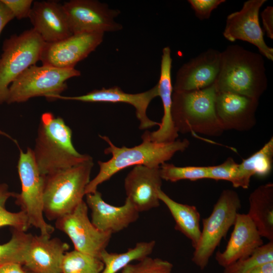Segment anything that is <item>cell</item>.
<instances>
[{"label": "cell", "instance_id": "6da1fadb", "mask_svg": "<svg viewBox=\"0 0 273 273\" xmlns=\"http://www.w3.org/2000/svg\"><path fill=\"white\" fill-rule=\"evenodd\" d=\"M100 137L109 145L104 150L105 154H111L112 157L107 161L98 162L99 171L87 185L85 195L95 192L99 185L123 169L139 165L159 167L170 160L176 153L184 151L190 145V142L186 139L169 143L152 142L144 133L141 136L143 142L140 145L131 148L125 146L119 148L115 146L108 136L100 135Z\"/></svg>", "mask_w": 273, "mask_h": 273}, {"label": "cell", "instance_id": "7a4b0ae2", "mask_svg": "<svg viewBox=\"0 0 273 273\" xmlns=\"http://www.w3.org/2000/svg\"><path fill=\"white\" fill-rule=\"evenodd\" d=\"M217 92H230L259 100L267 87L262 56L238 45L221 52L220 69L215 82Z\"/></svg>", "mask_w": 273, "mask_h": 273}, {"label": "cell", "instance_id": "3957f363", "mask_svg": "<svg viewBox=\"0 0 273 273\" xmlns=\"http://www.w3.org/2000/svg\"><path fill=\"white\" fill-rule=\"evenodd\" d=\"M72 134L71 128L61 117H55L51 112L41 115L32 149L41 174L46 176L92 158L76 150L72 142Z\"/></svg>", "mask_w": 273, "mask_h": 273}, {"label": "cell", "instance_id": "277c9868", "mask_svg": "<svg viewBox=\"0 0 273 273\" xmlns=\"http://www.w3.org/2000/svg\"><path fill=\"white\" fill-rule=\"evenodd\" d=\"M217 91L215 83L191 92H174L171 116L178 132L219 136L224 131L215 112Z\"/></svg>", "mask_w": 273, "mask_h": 273}, {"label": "cell", "instance_id": "5b68a950", "mask_svg": "<svg viewBox=\"0 0 273 273\" xmlns=\"http://www.w3.org/2000/svg\"><path fill=\"white\" fill-rule=\"evenodd\" d=\"M93 158L45 176L43 214L56 220L72 212L83 200L90 181Z\"/></svg>", "mask_w": 273, "mask_h": 273}, {"label": "cell", "instance_id": "8992f818", "mask_svg": "<svg viewBox=\"0 0 273 273\" xmlns=\"http://www.w3.org/2000/svg\"><path fill=\"white\" fill-rule=\"evenodd\" d=\"M241 207L238 194L234 190L225 189L214 204L210 215L203 219L200 238L192 258L193 262L200 269L207 266L216 248L234 225Z\"/></svg>", "mask_w": 273, "mask_h": 273}, {"label": "cell", "instance_id": "52a82bcc", "mask_svg": "<svg viewBox=\"0 0 273 273\" xmlns=\"http://www.w3.org/2000/svg\"><path fill=\"white\" fill-rule=\"evenodd\" d=\"M80 74L75 68L64 69L44 65H32L10 84L6 103H23L39 96H44L49 100L53 96L61 95L67 89V80Z\"/></svg>", "mask_w": 273, "mask_h": 273}, {"label": "cell", "instance_id": "ba28073f", "mask_svg": "<svg viewBox=\"0 0 273 273\" xmlns=\"http://www.w3.org/2000/svg\"><path fill=\"white\" fill-rule=\"evenodd\" d=\"M45 43L32 28L5 40L0 57V105L6 102L12 82L40 60Z\"/></svg>", "mask_w": 273, "mask_h": 273}, {"label": "cell", "instance_id": "9c48e42d", "mask_svg": "<svg viewBox=\"0 0 273 273\" xmlns=\"http://www.w3.org/2000/svg\"><path fill=\"white\" fill-rule=\"evenodd\" d=\"M17 168L21 191L17 193L15 203L26 214L30 226L39 229L40 235L51 236L55 229L43 216L45 175L38 168L32 149L20 150Z\"/></svg>", "mask_w": 273, "mask_h": 273}, {"label": "cell", "instance_id": "30bf717a", "mask_svg": "<svg viewBox=\"0 0 273 273\" xmlns=\"http://www.w3.org/2000/svg\"><path fill=\"white\" fill-rule=\"evenodd\" d=\"M55 226L69 237L75 250L100 259L112 235L98 229L92 223L84 201L72 212L56 219Z\"/></svg>", "mask_w": 273, "mask_h": 273}, {"label": "cell", "instance_id": "8fae6325", "mask_svg": "<svg viewBox=\"0 0 273 273\" xmlns=\"http://www.w3.org/2000/svg\"><path fill=\"white\" fill-rule=\"evenodd\" d=\"M63 7L73 34L83 32H115L122 25L116 22L120 11L110 9L105 3L95 0H71Z\"/></svg>", "mask_w": 273, "mask_h": 273}, {"label": "cell", "instance_id": "7c38bea8", "mask_svg": "<svg viewBox=\"0 0 273 273\" xmlns=\"http://www.w3.org/2000/svg\"><path fill=\"white\" fill-rule=\"evenodd\" d=\"M104 33L73 34L62 40L45 43L40 61L42 65L60 68H74L102 43Z\"/></svg>", "mask_w": 273, "mask_h": 273}, {"label": "cell", "instance_id": "4fadbf2b", "mask_svg": "<svg viewBox=\"0 0 273 273\" xmlns=\"http://www.w3.org/2000/svg\"><path fill=\"white\" fill-rule=\"evenodd\" d=\"M266 0H249L241 9L229 14L223 35L230 41L241 40L256 47L262 55L273 60V49L265 43L260 26L259 12Z\"/></svg>", "mask_w": 273, "mask_h": 273}, {"label": "cell", "instance_id": "5bb4252c", "mask_svg": "<svg viewBox=\"0 0 273 273\" xmlns=\"http://www.w3.org/2000/svg\"><path fill=\"white\" fill-rule=\"evenodd\" d=\"M220 59V52L209 49L183 64L177 72L173 91L191 92L212 85L219 74Z\"/></svg>", "mask_w": 273, "mask_h": 273}, {"label": "cell", "instance_id": "9a60e30c", "mask_svg": "<svg viewBox=\"0 0 273 273\" xmlns=\"http://www.w3.org/2000/svg\"><path fill=\"white\" fill-rule=\"evenodd\" d=\"M157 84L146 92L138 94H128L118 86L93 90L85 95L77 96H53L51 101L55 100H74L84 102L125 103L133 106L136 116L140 121L141 129L150 128L158 125L160 123L153 121L147 116V109L153 99L158 96Z\"/></svg>", "mask_w": 273, "mask_h": 273}, {"label": "cell", "instance_id": "2e32d148", "mask_svg": "<svg viewBox=\"0 0 273 273\" xmlns=\"http://www.w3.org/2000/svg\"><path fill=\"white\" fill-rule=\"evenodd\" d=\"M259 100L230 92H217L215 112L224 130L247 131L256 123Z\"/></svg>", "mask_w": 273, "mask_h": 273}, {"label": "cell", "instance_id": "e0dca14e", "mask_svg": "<svg viewBox=\"0 0 273 273\" xmlns=\"http://www.w3.org/2000/svg\"><path fill=\"white\" fill-rule=\"evenodd\" d=\"M162 180L160 166H135L124 179L126 198L139 212L158 207L160 201L158 192L161 189Z\"/></svg>", "mask_w": 273, "mask_h": 273}, {"label": "cell", "instance_id": "ac0fdd59", "mask_svg": "<svg viewBox=\"0 0 273 273\" xmlns=\"http://www.w3.org/2000/svg\"><path fill=\"white\" fill-rule=\"evenodd\" d=\"M86 195V203L91 210V221L99 230L112 234L127 228L139 217V212L127 198L124 204L115 206L106 203L96 191Z\"/></svg>", "mask_w": 273, "mask_h": 273}, {"label": "cell", "instance_id": "d6986e66", "mask_svg": "<svg viewBox=\"0 0 273 273\" xmlns=\"http://www.w3.org/2000/svg\"><path fill=\"white\" fill-rule=\"evenodd\" d=\"M234 229L223 251H217L215 259L223 268L251 255L263 244L262 237L248 214L238 213Z\"/></svg>", "mask_w": 273, "mask_h": 273}, {"label": "cell", "instance_id": "ffe728a7", "mask_svg": "<svg viewBox=\"0 0 273 273\" xmlns=\"http://www.w3.org/2000/svg\"><path fill=\"white\" fill-rule=\"evenodd\" d=\"M29 18L32 28L46 43L56 42L73 34L63 5L59 2H33Z\"/></svg>", "mask_w": 273, "mask_h": 273}, {"label": "cell", "instance_id": "44dd1931", "mask_svg": "<svg viewBox=\"0 0 273 273\" xmlns=\"http://www.w3.org/2000/svg\"><path fill=\"white\" fill-rule=\"evenodd\" d=\"M69 245L58 238L35 235L23 266L32 273H62V264Z\"/></svg>", "mask_w": 273, "mask_h": 273}, {"label": "cell", "instance_id": "7402d4cb", "mask_svg": "<svg viewBox=\"0 0 273 273\" xmlns=\"http://www.w3.org/2000/svg\"><path fill=\"white\" fill-rule=\"evenodd\" d=\"M171 64V50L169 47H166L162 50L160 75L157 83L158 96L161 98L163 107V116L157 130L153 132L146 131L144 132L150 141L156 143L172 142L176 141L178 136L171 116L173 93Z\"/></svg>", "mask_w": 273, "mask_h": 273}, {"label": "cell", "instance_id": "603a6c76", "mask_svg": "<svg viewBox=\"0 0 273 273\" xmlns=\"http://www.w3.org/2000/svg\"><path fill=\"white\" fill-rule=\"evenodd\" d=\"M249 216L262 237L273 241V184L261 185L249 197Z\"/></svg>", "mask_w": 273, "mask_h": 273}, {"label": "cell", "instance_id": "cb8c5ba5", "mask_svg": "<svg viewBox=\"0 0 273 273\" xmlns=\"http://www.w3.org/2000/svg\"><path fill=\"white\" fill-rule=\"evenodd\" d=\"M160 201L168 208L175 222V229L189 239L195 249L200 238V214L193 205L181 204L172 199L161 189L158 192Z\"/></svg>", "mask_w": 273, "mask_h": 273}, {"label": "cell", "instance_id": "d4e9b609", "mask_svg": "<svg viewBox=\"0 0 273 273\" xmlns=\"http://www.w3.org/2000/svg\"><path fill=\"white\" fill-rule=\"evenodd\" d=\"M273 160V138L258 151L239 164L238 172L235 188L247 189L251 178L254 175L265 176L271 171Z\"/></svg>", "mask_w": 273, "mask_h": 273}, {"label": "cell", "instance_id": "484cf974", "mask_svg": "<svg viewBox=\"0 0 273 273\" xmlns=\"http://www.w3.org/2000/svg\"><path fill=\"white\" fill-rule=\"evenodd\" d=\"M155 244L154 240L140 242L133 248L121 253L103 251L100 256L104 265L101 273H116L133 261H139L148 257L153 252Z\"/></svg>", "mask_w": 273, "mask_h": 273}, {"label": "cell", "instance_id": "4316f807", "mask_svg": "<svg viewBox=\"0 0 273 273\" xmlns=\"http://www.w3.org/2000/svg\"><path fill=\"white\" fill-rule=\"evenodd\" d=\"M12 237L0 245V266L8 263L23 265L33 237L30 233L13 228Z\"/></svg>", "mask_w": 273, "mask_h": 273}, {"label": "cell", "instance_id": "83f0119b", "mask_svg": "<svg viewBox=\"0 0 273 273\" xmlns=\"http://www.w3.org/2000/svg\"><path fill=\"white\" fill-rule=\"evenodd\" d=\"M104 267L100 258L74 249L65 253L62 273H101Z\"/></svg>", "mask_w": 273, "mask_h": 273}, {"label": "cell", "instance_id": "f1b7e54d", "mask_svg": "<svg viewBox=\"0 0 273 273\" xmlns=\"http://www.w3.org/2000/svg\"><path fill=\"white\" fill-rule=\"evenodd\" d=\"M270 261H273V241L263 244L249 256L226 266L223 273H249L259 265Z\"/></svg>", "mask_w": 273, "mask_h": 273}, {"label": "cell", "instance_id": "f546056e", "mask_svg": "<svg viewBox=\"0 0 273 273\" xmlns=\"http://www.w3.org/2000/svg\"><path fill=\"white\" fill-rule=\"evenodd\" d=\"M162 179L176 182L187 179L196 181L209 178L208 166H176L172 164L164 163L160 166Z\"/></svg>", "mask_w": 273, "mask_h": 273}, {"label": "cell", "instance_id": "4dcf8cb0", "mask_svg": "<svg viewBox=\"0 0 273 273\" xmlns=\"http://www.w3.org/2000/svg\"><path fill=\"white\" fill-rule=\"evenodd\" d=\"M173 265L167 260L149 256L135 264H129L121 273H171Z\"/></svg>", "mask_w": 273, "mask_h": 273}, {"label": "cell", "instance_id": "1f68e13d", "mask_svg": "<svg viewBox=\"0 0 273 273\" xmlns=\"http://www.w3.org/2000/svg\"><path fill=\"white\" fill-rule=\"evenodd\" d=\"M239 164L233 158H228L222 163L208 166L209 178L226 180L235 184L238 172Z\"/></svg>", "mask_w": 273, "mask_h": 273}, {"label": "cell", "instance_id": "d6a6232c", "mask_svg": "<svg viewBox=\"0 0 273 273\" xmlns=\"http://www.w3.org/2000/svg\"><path fill=\"white\" fill-rule=\"evenodd\" d=\"M6 226L24 232L30 226L24 212H12L3 208L0 209V228Z\"/></svg>", "mask_w": 273, "mask_h": 273}, {"label": "cell", "instance_id": "836d02e7", "mask_svg": "<svg viewBox=\"0 0 273 273\" xmlns=\"http://www.w3.org/2000/svg\"><path fill=\"white\" fill-rule=\"evenodd\" d=\"M195 15L200 20L208 19L212 12L220 5L225 2L224 0H189Z\"/></svg>", "mask_w": 273, "mask_h": 273}, {"label": "cell", "instance_id": "e575fe53", "mask_svg": "<svg viewBox=\"0 0 273 273\" xmlns=\"http://www.w3.org/2000/svg\"><path fill=\"white\" fill-rule=\"evenodd\" d=\"M9 9L15 18L20 20L29 17L33 1L2 0Z\"/></svg>", "mask_w": 273, "mask_h": 273}, {"label": "cell", "instance_id": "d590c367", "mask_svg": "<svg viewBox=\"0 0 273 273\" xmlns=\"http://www.w3.org/2000/svg\"><path fill=\"white\" fill-rule=\"evenodd\" d=\"M263 28L266 35L273 39V7H266L261 13Z\"/></svg>", "mask_w": 273, "mask_h": 273}, {"label": "cell", "instance_id": "8d00e7d4", "mask_svg": "<svg viewBox=\"0 0 273 273\" xmlns=\"http://www.w3.org/2000/svg\"><path fill=\"white\" fill-rule=\"evenodd\" d=\"M14 18L9 9L0 0V35L7 24Z\"/></svg>", "mask_w": 273, "mask_h": 273}, {"label": "cell", "instance_id": "74e56055", "mask_svg": "<svg viewBox=\"0 0 273 273\" xmlns=\"http://www.w3.org/2000/svg\"><path fill=\"white\" fill-rule=\"evenodd\" d=\"M17 193L10 192L6 184H0V209L5 208L7 200L11 197L15 198Z\"/></svg>", "mask_w": 273, "mask_h": 273}, {"label": "cell", "instance_id": "f35d334b", "mask_svg": "<svg viewBox=\"0 0 273 273\" xmlns=\"http://www.w3.org/2000/svg\"><path fill=\"white\" fill-rule=\"evenodd\" d=\"M0 273H26V270L22 264L8 263L0 266Z\"/></svg>", "mask_w": 273, "mask_h": 273}, {"label": "cell", "instance_id": "ab89813d", "mask_svg": "<svg viewBox=\"0 0 273 273\" xmlns=\"http://www.w3.org/2000/svg\"><path fill=\"white\" fill-rule=\"evenodd\" d=\"M249 273H273V261L261 264Z\"/></svg>", "mask_w": 273, "mask_h": 273}, {"label": "cell", "instance_id": "60d3db41", "mask_svg": "<svg viewBox=\"0 0 273 273\" xmlns=\"http://www.w3.org/2000/svg\"><path fill=\"white\" fill-rule=\"evenodd\" d=\"M26 273H32V272H29V271H27V270H26Z\"/></svg>", "mask_w": 273, "mask_h": 273}]
</instances>
